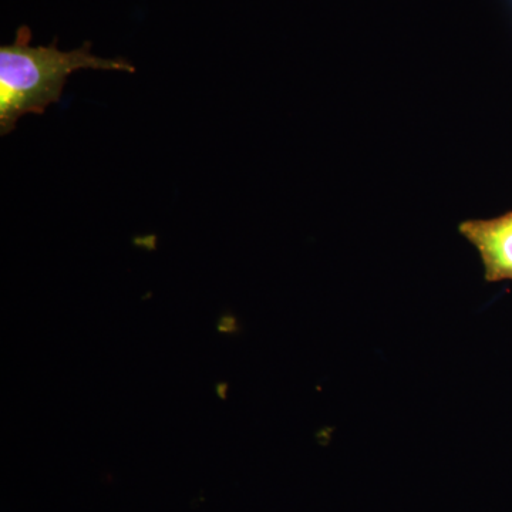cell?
Wrapping results in <instances>:
<instances>
[{
    "label": "cell",
    "instance_id": "cell-3",
    "mask_svg": "<svg viewBox=\"0 0 512 512\" xmlns=\"http://www.w3.org/2000/svg\"><path fill=\"white\" fill-rule=\"evenodd\" d=\"M215 328H217V332L221 333V335L237 336L241 333L242 325L235 313L227 311L220 315L217 323H215Z\"/></svg>",
    "mask_w": 512,
    "mask_h": 512
},
{
    "label": "cell",
    "instance_id": "cell-2",
    "mask_svg": "<svg viewBox=\"0 0 512 512\" xmlns=\"http://www.w3.org/2000/svg\"><path fill=\"white\" fill-rule=\"evenodd\" d=\"M460 232L480 254L485 281H512V211L491 220L463 222Z\"/></svg>",
    "mask_w": 512,
    "mask_h": 512
},
{
    "label": "cell",
    "instance_id": "cell-1",
    "mask_svg": "<svg viewBox=\"0 0 512 512\" xmlns=\"http://www.w3.org/2000/svg\"><path fill=\"white\" fill-rule=\"evenodd\" d=\"M32 32L22 26L12 45L0 47V134L8 136L25 114H43L52 103L62 99L64 84L70 74L82 69H136L123 59L94 56L92 43L62 52L56 40L49 46H30Z\"/></svg>",
    "mask_w": 512,
    "mask_h": 512
},
{
    "label": "cell",
    "instance_id": "cell-4",
    "mask_svg": "<svg viewBox=\"0 0 512 512\" xmlns=\"http://www.w3.org/2000/svg\"><path fill=\"white\" fill-rule=\"evenodd\" d=\"M228 390V382L215 383V393H217L218 399L222 400V402H225V400H227Z\"/></svg>",
    "mask_w": 512,
    "mask_h": 512
}]
</instances>
